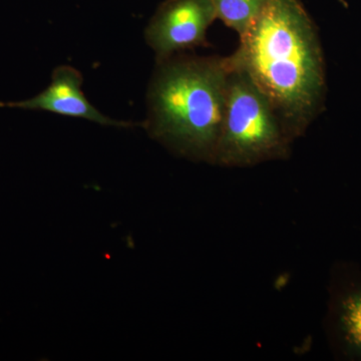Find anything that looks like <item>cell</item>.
Returning <instances> with one entry per match:
<instances>
[{
	"label": "cell",
	"mask_w": 361,
	"mask_h": 361,
	"mask_svg": "<svg viewBox=\"0 0 361 361\" xmlns=\"http://www.w3.org/2000/svg\"><path fill=\"white\" fill-rule=\"evenodd\" d=\"M232 58L268 97L289 139L302 135L322 111L326 80L319 37L300 0H269Z\"/></svg>",
	"instance_id": "obj_1"
},
{
	"label": "cell",
	"mask_w": 361,
	"mask_h": 361,
	"mask_svg": "<svg viewBox=\"0 0 361 361\" xmlns=\"http://www.w3.org/2000/svg\"><path fill=\"white\" fill-rule=\"evenodd\" d=\"M231 59L178 54L159 61L145 129L177 155L212 164L224 116Z\"/></svg>",
	"instance_id": "obj_2"
},
{
	"label": "cell",
	"mask_w": 361,
	"mask_h": 361,
	"mask_svg": "<svg viewBox=\"0 0 361 361\" xmlns=\"http://www.w3.org/2000/svg\"><path fill=\"white\" fill-rule=\"evenodd\" d=\"M231 59L224 116L212 164L250 167L289 155V139L268 97Z\"/></svg>",
	"instance_id": "obj_3"
},
{
	"label": "cell",
	"mask_w": 361,
	"mask_h": 361,
	"mask_svg": "<svg viewBox=\"0 0 361 361\" xmlns=\"http://www.w3.org/2000/svg\"><path fill=\"white\" fill-rule=\"evenodd\" d=\"M217 20L212 0H166L145 32L157 61L187 49L208 47L207 30Z\"/></svg>",
	"instance_id": "obj_4"
},
{
	"label": "cell",
	"mask_w": 361,
	"mask_h": 361,
	"mask_svg": "<svg viewBox=\"0 0 361 361\" xmlns=\"http://www.w3.org/2000/svg\"><path fill=\"white\" fill-rule=\"evenodd\" d=\"M82 77L71 66H61L54 71L51 82L37 96L16 103H0V106L45 111L56 115L84 118L111 127H130L133 123L113 120L97 111L82 90Z\"/></svg>",
	"instance_id": "obj_5"
},
{
	"label": "cell",
	"mask_w": 361,
	"mask_h": 361,
	"mask_svg": "<svg viewBox=\"0 0 361 361\" xmlns=\"http://www.w3.org/2000/svg\"><path fill=\"white\" fill-rule=\"evenodd\" d=\"M337 329L346 353L361 360V285L339 301Z\"/></svg>",
	"instance_id": "obj_6"
},
{
	"label": "cell",
	"mask_w": 361,
	"mask_h": 361,
	"mask_svg": "<svg viewBox=\"0 0 361 361\" xmlns=\"http://www.w3.org/2000/svg\"><path fill=\"white\" fill-rule=\"evenodd\" d=\"M218 20L240 35L246 32L269 0H212Z\"/></svg>",
	"instance_id": "obj_7"
}]
</instances>
